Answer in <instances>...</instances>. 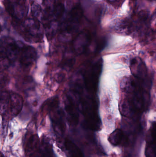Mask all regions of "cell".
Segmentation results:
<instances>
[{
	"mask_svg": "<svg viewBox=\"0 0 156 157\" xmlns=\"http://www.w3.org/2000/svg\"><path fill=\"white\" fill-rule=\"evenodd\" d=\"M124 138V133L120 129H117L113 132L108 138L109 142L113 146H118L122 143Z\"/></svg>",
	"mask_w": 156,
	"mask_h": 157,
	"instance_id": "obj_16",
	"label": "cell"
},
{
	"mask_svg": "<svg viewBox=\"0 0 156 157\" xmlns=\"http://www.w3.org/2000/svg\"><path fill=\"white\" fill-rule=\"evenodd\" d=\"M10 103V92L0 91V113L3 116L7 115Z\"/></svg>",
	"mask_w": 156,
	"mask_h": 157,
	"instance_id": "obj_13",
	"label": "cell"
},
{
	"mask_svg": "<svg viewBox=\"0 0 156 157\" xmlns=\"http://www.w3.org/2000/svg\"><path fill=\"white\" fill-rule=\"evenodd\" d=\"M15 25L18 33L26 41L38 42L43 39V30L38 19L26 18L16 22Z\"/></svg>",
	"mask_w": 156,
	"mask_h": 157,
	"instance_id": "obj_3",
	"label": "cell"
},
{
	"mask_svg": "<svg viewBox=\"0 0 156 157\" xmlns=\"http://www.w3.org/2000/svg\"><path fill=\"white\" fill-rule=\"evenodd\" d=\"M1 26H0V32H1Z\"/></svg>",
	"mask_w": 156,
	"mask_h": 157,
	"instance_id": "obj_21",
	"label": "cell"
},
{
	"mask_svg": "<svg viewBox=\"0 0 156 157\" xmlns=\"http://www.w3.org/2000/svg\"><path fill=\"white\" fill-rule=\"evenodd\" d=\"M131 72L134 78L145 85L149 83L148 72L144 63L140 58H134L130 64Z\"/></svg>",
	"mask_w": 156,
	"mask_h": 157,
	"instance_id": "obj_7",
	"label": "cell"
},
{
	"mask_svg": "<svg viewBox=\"0 0 156 157\" xmlns=\"http://www.w3.org/2000/svg\"><path fill=\"white\" fill-rule=\"evenodd\" d=\"M65 145L70 157H84L80 149L69 139L65 140Z\"/></svg>",
	"mask_w": 156,
	"mask_h": 157,
	"instance_id": "obj_15",
	"label": "cell"
},
{
	"mask_svg": "<svg viewBox=\"0 0 156 157\" xmlns=\"http://www.w3.org/2000/svg\"><path fill=\"white\" fill-rule=\"evenodd\" d=\"M23 99L19 94L10 92V103L8 115L11 117L16 116L21 112L23 106Z\"/></svg>",
	"mask_w": 156,
	"mask_h": 157,
	"instance_id": "obj_12",
	"label": "cell"
},
{
	"mask_svg": "<svg viewBox=\"0 0 156 157\" xmlns=\"http://www.w3.org/2000/svg\"><path fill=\"white\" fill-rule=\"evenodd\" d=\"M132 1H136V0H132Z\"/></svg>",
	"mask_w": 156,
	"mask_h": 157,
	"instance_id": "obj_22",
	"label": "cell"
},
{
	"mask_svg": "<svg viewBox=\"0 0 156 157\" xmlns=\"http://www.w3.org/2000/svg\"><path fill=\"white\" fill-rule=\"evenodd\" d=\"M102 65V60H99L90 66L83 76L84 88L91 95L97 93Z\"/></svg>",
	"mask_w": 156,
	"mask_h": 157,
	"instance_id": "obj_4",
	"label": "cell"
},
{
	"mask_svg": "<svg viewBox=\"0 0 156 157\" xmlns=\"http://www.w3.org/2000/svg\"><path fill=\"white\" fill-rule=\"evenodd\" d=\"M23 45L9 37L0 39V70L8 67L18 59Z\"/></svg>",
	"mask_w": 156,
	"mask_h": 157,
	"instance_id": "obj_2",
	"label": "cell"
},
{
	"mask_svg": "<svg viewBox=\"0 0 156 157\" xmlns=\"http://www.w3.org/2000/svg\"><path fill=\"white\" fill-rule=\"evenodd\" d=\"M133 26L132 22L128 18L120 19L114 25V28L116 31L126 34L131 33Z\"/></svg>",
	"mask_w": 156,
	"mask_h": 157,
	"instance_id": "obj_14",
	"label": "cell"
},
{
	"mask_svg": "<svg viewBox=\"0 0 156 157\" xmlns=\"http://www.w3.org/2000/svg\"><path fill=\"white\" fill-rule=\"evenodd\" d=\"M145 154L146 157H156L155 138L147 136Z\"/></svg>",
	"mask_w": 156,
	"mask_h": 157,
	"instance_id": "obj_17",
	"label": "cell"
},
{
	"mask_svg": "<svg viewBox=\"0 0 156 157\" xmlns=\"http://www.w3.org/2000/svg\"><path fill=\"white\" fill-rule=\"evenodd\" d=\"M6 10L15 22L24 19L28 13L26 0H4Z\"/></svg>",
	"mask_w": 156,
	"mask_h": 157,
	"instance_id": "obj_6",
	"label": "cell"
},
{
	"mask_svg": "<svg viewBox=\"0 0 156 157\" xmlns=\"http://www.w3.org/2000/svg\"><path fill=\"white\" fill-rule=\"evenodd\" d=\"M110 3L113 4H119L121 3L123 0H107Z\"/></svg>",
	"mask_w": 156,
	"mask_h": 157,
	"instance_id": "obj_20",
	"label": "cell"
},
{
	"mask_svg": "<svg viewBox=\"0 0 156 157\" xmlns=\"http://www.w3.org/2000/svg\"><path fill=\"white\" fill-rule=\"evenodd\" d=\"M92 36L89 31L84 30L81 32L73 41V48L78 54L83 53L90 44Z\"/></svg>",
	"mask_w": 156,
	"mask_h": 157,
	"instance_id": "obj_10",
	"label": "cell"
},
{
	"mask_svg": "<svg viewBox=\"0 0 156 157\" xmlns=\"http://www.w3.org/2000/svg\"><path fill=\"white\" fill-rule=\"evenodd\" d=\"M83 15L79 6L73 8L69 13L60 27V33L65 36H70L78 29Z\"/></svg>",
	"mask_w": 156,
	"mask_h": 157,
	"instance_id": "obj_5",
	"label": "cell"
},
{
	"mask_svg": "<svg viewBox=\"0 0 156 157\" xmlns=\"http://www.w3.org/2000/svg\"><path fill=\"white\" fill-rule=\"evenodd\" d=\"M65 109L67 118L71 125H76L79 121V113L76 102L69 94H67L64 98Z\"/></svg>",
	"mask_w": 156,
	"mask_h": 157,
	"instance_id": "obj_9",
	"label": "cell"
},
{
	"mask_svg": "<svg viewBox=\"0 0 156 157\" xmlns=\"http://www.w3.org/2000/svg\"><path fill=\"white\" fill-rule=\"evenodd\" d=\"M76 91L79 96L80 111L87 126L93 131H100L101 128V121L98 113L97 99L93 95L82 96L79 91Z\"/></svg>",
	"mask_w": 156,
	"mask_h": 157,
	"instance_id": "obj_1",
	"label": "cell"
},
{
	"mask_svg": "<svg viewBox=\"0 0 156 157\" xmlns=\"http://www.w3.org/2000/svg\"><path fill=\"white\" fill-rule=\"evenodd\" d=\"M8 77L4 75H0V87H3L8 82Z\"/></svg>",
	"mask_w": 156,
	"mask_h": 157,
	"instance_id": "obj_19",
	"label": "cell"
},
{
	"mask_svg": "<svg viewBox=\"0 0 156 157\" xmlns=\"http://www.w3.org/2000/svg\"><path fill=\"white\" fill-rule=\"evenodd\" d=\"M31 12H32V15L34 17V18L38 19V17L42 13L41 11V8L40 6L37 4H34L32 6V9H31Z\"/></svg>",
	"mask_w": 156,
	"mask_h": 157,
	"instance_id": "obj_18",
	"label": "cell"
},
{
	"mask_svg": "<svg viewBox=\"0 0 156 157\" xmlns=\"http://www.w3.org/2000/svg\"><path fill=\"white\" fill-rule=\"evenodd\" d=\"M49 112L55 130L60 134L64 132L66 125L63 110L57 106L50 110Z\"/></svg>",
	"mask_w": 156,
	"mask_h": 157,
	"instance_id": "obj_11",
	"label": "cell"
},
{
	"mask_svg": "<svg viewBox=\"0 0 156 157\" xmlns=\"http://www.w3.org/2000/svg\"><path fill=\"white\" fill-rule=\"evenodd\" d=\"M18 58L21 66L25 69H28L34 64L36 59V52L33 47L23 45Z\"/></svg>",
	"mask_w": 156,
	"mask_h": 157,
	"instance_id": "obj_8",
	"label": "cell"
}]
</instances>
